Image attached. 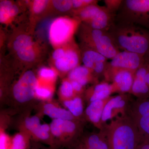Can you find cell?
<instances>
[{"label": "cell", "instance_id": "obj_1", "mask_svg": "<svg viewBox=\"0 0 149 149\" xmlns=\"http://www.w3.org/2000/svg\"><path fill=\"white\" fill-rule=\"evenodd\" d=\"M39 85L36 74L32 70L24 72L9 89L3 105L9 109V114L18 115L30 114L39 103L35 91Z\"/></svg>", "mask_w": 149, "mask_h": 149}, {"label": "cell", "instance_id": "obj_2", "mask_svg": "<svg viewBox=\"0 0 149 149\" xmlns=\"http://www.w3.org/2000/svg\"><path fill=\"white\" fill-rule=\"evenodd\" d=\"M102 130L106 136L109 149H137L141 143L137 126L127 113L112 120Z\"/></svg>", "mask_w": 149, "mask_h": 149}, {"label": "cell", "instance_id": "obj_3", "mask_svg": "<svg viewBox=\"0 0 149 149\" xmlns=\"http://www.w3.org/2000/svg\"><path fill=\"white\" fill-rule=\"evenodd\" d=\"M109 32L120 50L144 57L149 52V33L143 27L131 23L115 22Z\"/></svg>", "mask_w": 149, "mask_h": 149}, {"label": "cell", "instance_id": "obj_4", "mask_svg": "<svg viewBox=\"0 0 149 149\" xmlns=\"http://www.w3.org/2000/svg\"><path fill=\"white\" fill-rule=\"evenodd\" d=\"M78 30L81 44L97 51L108 59H112L120 51L109 31L93 29L82 23Z\"/></svg>", "mask_w": 149, "mask_h": 149}, {"label": "cell", "instance_id": "obj_5", "mask_svg": "<svg viewBox=\"0 0 149 149\" xmlns=\"http://www.w3.org/2000/svg\"><path fill=\"white\" fill-rule=\"evenodd\" d=\"M85 122L79 120H52L49 125L56 148H70L77 143L83 134Z\"/></svg>", "mask_w": 149, "mask_h": 149}, {"label": "cell", "instance_id": "obj_6", "mask_svg": "<svg viewBox=\"0 0 149 149\" xmlns=\"http://www.w3.org/2000/svg\"><path fill=\"white\" fill-rule=\"evenodd\" d=\"M74 17L81 23L93 29L109 31L114 24L116 16L110 12L105 6L91 5L72 11Z\"/></svg>", "mask_w": 149, "mask_h": 149}, {"label": "cell", "instance_id": "obj_7", "mask_svg": "<svg viewBox=\"0 0 149 149\" xmlns=\"http://www.w3.org/2000/svg\"><path fill=\"white\" fill-rule=\"evenodd\" d=\"M115 22L149 29V0H123Z\"/></svg>", "mask_w": 149, "mask_h": 149}, {"label": "cell", "instance_id": "obj_8", "mask_svg": "<svg viewBox=\"0 0 149 149\" xmlns=\"http://www.w3.org/2000/svg\"><path fill=\"white\" fill-rule=\"evenodd\" d=\"M81 22L75 17H60L55 19L50 25L48 37L52 45L59 47L72 41Z\"/></svg>", "mask_w": 149, "mask_h": 149}, {"label": "cell", "instance_id": "obj_9", "mask_svg": "<svg viewBox=\"0 0 149 149\" xmlns=\"http://www.w3.org/2000/svg\"><path fill=\"white\" fill-rule=\"evenodd\" d=\"M146 61L145 57L139 54L120 51L109 62L104 74V80L109 83L113 74L120 70L136 72Z\"/></svg>", "mask_w": 149, "mask_h": 149}, {"label": "cell", "instance_id": "obj_10", "mask_svg": "<svg viewBox=\"0 0 149 149\" xmlns=\"http://www.w3.org/2000/svg\"><path fill=\"white\" fill-rule=\"evenodd\" d=\"M127 114L137 126L141 143L149 144V97L131 102Z\"/></svg>", "mask_w": 149, "mask_h": 149}, {"label": "cell", "instance_id": "obj_11", "mask_svg": "<svg viewBox=\"0 0 149 149\" xmlns=\"http://www.w3.org/2000/svg\"><path fill=\"white\" fill-rule=\"evenodd\" d=\"M80 49L81 61L84 66L90 69L99 79L104 77L108 59L97 51L83 44L80 45Z\"/></svg>", "mask_w": 149, "mask_h": 149}, {"label": "cell", "instance_id": "obj_12", "mask_svg": "<svg viewBox=\"0 0 149 149\" xmlns=\"http://www.w3.org/2000/svg\"><path fill=\"white\" fill-rule=\"evenodd\" d=\"M129 94H118L110 97L104 107L102 116V122L104 126L109 120L127 113L130 103Z\"/></svg>", "mask_w": 149, "mask_h": 149}, {"label": "cell", "instance_id": "obj_13", "mask_svg": "<svg viewBox=\"0 0 149 149\" xmlns=\"http://www.w3.org/2000/svg\"><path fill=\"white\" fill-rule=\"evenodd\" d=\"M81 61L80 48L73 40L65 48L61 57L54 61L55 66L59 72L67 73L80 65Z\"/></svg>", "mask_w": 149, "mask_h": 149}, {"label": "cell", "instance_id": "obj_14", "mask_svg": "<svg viewBox=\"0 0 149 149\" xmlns=\"http://www.w3.org/2000/svg\"><path fill=\"white\" fill-rule=\"evenodd\" d=\"M35 109L37 114L41 117L46 115L53 119L78 120L66 109L62 108L57 103L52 100L48 101L39 102Z\"/></svg>", "mask_w": 149, "mask_h": 149}, {"label": "cell", "instance_id": "obj_15", "mask_svg": "<svg viewBox=\"0 0 149 149\" xmlns=\"http://www.w3.org/2000/svg\"><path fill=\"white\" fill-rule=\"evenodd\" d=\"M135 73L126 70H120L115 72L110 81L113 94H129L133 85Z\"/></svg>", "mask_w": 149, "mask_h": 149}, {"label": "cell", "instance_id": "obj_16", "mask_svg": "<svg viewBox=\"0 0 149 149\" xmlns=\"http://www.w3.org/2000/svg\"><path fill=\"white\" fill-rule=\"evenodd\" d=\"M110 97L105 100L95 101L88 104L84 112V120L85 122L91 123L99 130L102 129L104 126L102 122V116L104 107Z\"/></svg>", "mask_w": 149, "mask_h": 149}, {"label": "cell", "instance_id": "obj_17", "mask_svg": "<svg viewBox=\"0 0 149 149\" xmlns=\"http://www.w3.org/2000/svg\"><path fill=\"white\" fill-rule=\"evenodd\" d=\"M149 67V61H146L135 73L132 88L129 94L137 99L149 97V87L145 81V77Z\"/></svg>", "mask_w": 149, "mask_h": 149}, {"label": "cell", "instance_id": "obj_18", "mask_svg": "<svg viewBox=\"0 0 149 149\" xmlns=\"http://www.w3.org/2000/svg\"><path fill=\"white\" fill-rule=\"evenodd\" d=\"M112 94L111 84L104 80L85 90L83 96L88 104L95 101L108 98Z\"/></svg>", "mask_w": 149, "mask_h": 149}, {"label": "cell", "instance_id": "obj_19", "mask_svg": "<svg viewBox=\"0 0 149 149\" xmlns=\"http://www.w3.org/2000/svg\"><path fill=\"white\" fill-rule=\"evenodd\" d=\"M80 141L86 149H109L107 139L102 130L98 133L83 134Z\"/></svg>", "mask_w": 149, "mask_h": 149}, {"label": "cell", "instance_id": "obj_20", "mask_svg": "<svg viewBox=\"0 0 149 149\" xmlns=\"http://www.w3.org/2000/svg\"><path fill=\"white\" fill-rule=\"evenodd\" d=\"M68 79L70 81H75L85 87L92 83L93 85L100 82L97 77L90 69L83 65H79L68 73Z\"/></svg>", "mask_w": 149, "mask_h": 149}, {"label": "cell", "instance_id": "obj_21", "mask_svg": "<svg viewBox=\"0 0 149 149\" xmlns=\"http://www.w3.org/2000/svg\"><path fill=\"white\" fill-rule=\"evenodd\" d=\"M84 100L83 95H77L70 100L61 102L75 118L85 122L84 120Z\"/></svg>", "mask_w": 149, "mask_h": 149}, {"label": "cell", "instance_id": "obj_22", "mask_svg": "<svg viewBox=\"0 0 149 149\" xmlns=\"http://www.w3.org/2000/svg\"><path fill=\"white\" fill-rule=\"evenodd\" d=\"M32 140L29 134L23 131H19L11 137L9 149H29Z\"/></svg>", "mask_w": 149, "mask_h": 149}, {"label": "cell", "instance_id": "obj_23", "mask_svg": "<svg viewBox=\"0 0 149 149\" xmlns=\"http://www.w3.org/2000/svg\"><path fill=\"white\" fill-rule=\"evenodd\" d=\"M0 20L1 23L8 22L18 13L17 6L10 1H2L1 2Z\"/></svg>", "mask_w": 149, "mask_h": 149}, {"label": "cell", "instance_id": "obj_24", "mask_svg": "<svg viewBox=\"0 0 149 149\" xmlns=\"http://www.w3.org/2000/svg\"><path fill=\"white\" fill-rule=\"evenodd\" d=\"M35 47L32 37L26 34L18 35L14 40L13 42V48L16 53Z\"/></svg>", "mask_w": 149, "mask_h": 149}, {"label": "cell", "instance_id": "obj_25", "mask_svg": "<svg viewBox=\"0 0 149 149\" xmlns=\"http://www.w3.org/2000/svg\"><path fill=\"white\" fill-rule=\"evenodd\" d=\"M38 81L42 82L40 85H46L53 87V83L55 81L57 77L56 72L54 70L49 68H42L38 72Z\"/></svg>", "mask_w": 149, "mask_h": 149}, {"label": "cell", "instance_id": "obj_26", "mask_svg": "<svg viewBox=\"0 0 149 149\" xmlns=\"http://www.w3.org/2000/svg\"><path fill=\"white\" fill-rule=\"evenodd\" d=\"M58 96L61 102L70 100L77 96L74 93L70 80H63L59 89Z\"/></svg>", "mask_w": 149, "mask_h": 149}, {"label": "cell", "instance_id": "obj_27", "mask_svg": "<svg viewBox=\"0 0 149 149\" xmlns=\"http://www.w3.org/2000/svg\"><path fill=\"white\" fill-rule=\"evenodd\" d=\"M53 94V87L46 85H39L35 91L36 98L41 102L52 100Z\"/></svg>", "mask_w": 149, "mask_h": 149}, {"label": "cell", "instance_id": "obj_28", "mask_svg": "<svg viewBox=\"0 0 149 149\" xmlns=\"http://www.w3.org/2000/svg\"><path fill=\"white\" fill-rule=\"evenodd\" d=\"M123 0H105L104 1L106 7L112 14L116 15L122 5Z\"/></svg>", "mask_w": 149, "mask_h": 149}, {"label": "cell", "instance_id": "obj_29", "mask_svg": "<svg viewBox=\"0 0 149 149\" xmlns=\"http://www.w3.org/2000/svg\"><path fill=\"white\" fill-rule=\"evenodd\" d=\"M53 4L57 10L61 12H67L71 10L73 11L72 1H53Z\"/></svg>", "mask_w": 149, "mask_h": 149}, {"label": "cell", "instance_id": "obj_30", "mask_svg": "<svg viewBox=\"0 0 149 149\" xmlns=\"http://www.w3.org/2000/svg\"><path fill=\"white\" fill-rule=\"evenodd\" d=\"M5 129L0 128V149H9L11 137L6 132Z\"/></svg>", "mask_w": 149, "mask_h": 149}, {"label": "cell", "instance_id": "obj_31", "mask_svg": "<svg viewBox=\"0 0 149 149\" xmlns=\"http://www.w3.org/2000/svg\"><path fill=\"white\" fill-rule=\"evenodd\" d=\"M98 1H99L96 0H73L72 8L73 10H77L91 5L97 4Z\"/></svg>", "mask_w": 149, "mask_h": 149}, {"label": "cell", "instance_id": "obj_32", "mask_svg": "<svg viewBox=\"0 0 149 149\" xmlns=\"http://www.w3.org/2000/svg\"><path fill=\"white\" fill-rule=\"evenodd\" d=\"M49 3L48 1L37 0L33 2L32 4V10L36 14L42 13L46 8Z\"/></svg>", "mask_w": 149, "mask_h": 149}, {"label": "cell", "instance_id": "obj_33", "mask_svg": "<svg viewBox=\"0 0 149 149\" xmlns=\"http://www.w3.org/2000/svg\"><path fill=\"white\" fill-rule=\"evenodd\" d=\"M72 88L76 95H83L85 91V87L75 81H70Z\"/></svg>", "mask_w": 149, "mask_h": 149}, {"label": "cell", "instance_id": "obj_34", "mask_svg": "<svg viewBox=\"0 0 149 149\" xmlns=\"http://www.w3.org/2000/svg\"><path fill=\"white\" fill-rule=\"evenodd\" d=\"M70 148L72 149H86L82 143L80 142V140L77 142V143L75 144L72 147H70Z\"/></svg>", "mask_w": 149, "mask_h": 149}, {"label": "cell", "instance_id": "obj_35", "mask_svg": "<svg viewBox=\"0 0 149 149\" xmlns=\"http://www.w3.org/2000/svg\"><path fill=\"white\" fill-rule=\"evenodd\" d=\"M137 149H149V144L141 143Z\"/></svg>", "mask_w": 149, "mask_h": 149}, {"label": "cell", "instance_id": "obj_36", "mask_svg": "<svg viewBox=\"0 0 149 149\" xmlns=\"http://www.w3.org/2000/svg\"><path fill=\"white\" fill-rule=\"evenodd\" d=\"M32 149H37V148H33ZM52 149V148H51L50 149Z\"/></svg>", "mask_w": 149, "mask_h": 149}]
</instances>
